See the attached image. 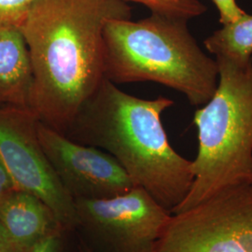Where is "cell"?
<instances>
[{
	"mask_svg": "<svg viewBox=\"0 0 252 252\" xmlns=\"http://www.w3.org/2000/svg\"><path fill=\"white\" fill-rule=\"evenodd\" d=\"M122 0H36L20 27L33 69L30 108L65 135L105 79L104 39L110 20L131 19Z\"/></svg>",
	"mask_w": 252,
	"mask_h": 252,
	"instance_id": "cell-1",
	"label": "cell"
},
{
	"mask_svg": "<svg viewBox=\"0 0 252 252\" xmlns=\"http://www.w3.org/2000/svg\"><path fill=\"white\" fill-rule=\"evenodd\" d=\"M173 105L163 96L137 98L105 78L64 135L112 155L135 186L172 212L194 180L192 161L172 148L162 126V112Z\"/></svg>",
	"mask_w": 252,
	"mask_h": 252,
	"instance_id": "cell-2",
	"label": "cell"
},
{
	"mask_svg": "<svg viewBox=\"0 0 252 252\" xmlns=\"http://www.w3.org/2000/svg\"><path fill=\"white\" fill-rule=\"evenodd\" d=\"M188 21L158 13L137 22L110 20L104 39L105 78L115 84L154 81L204 106L219 83L216 59L197 44Z\"/></svg>",
	"mask_w": 252,
	"mask_h": 252,
	"instance_id": "cell-3",
	"label": "cell"
},
{
	"mask_svg": "<svg viewBox=\"0 0 252 252\" xmlns=\"http://www.w3.org/2000/svg\"><path fill=\"white\" fill-rule=\"evenodd\" d=\"M219 83L193 117L198 153L189 193L171 213L194 207L224 189L252 186V61L216 57Z\"/></svg>",
	"mask_w": 252,
	"mask_h": 252,
	"instance_id": "cell-4",
	"label": "cell"
},
{
	"mask_svg": "<svg viewBox=\"0 0 252 252\" xmlns=\"http://www.w3.org/2000/svg\"><path fill=\"white\" fill-rule=\"evenodd\" d=\"M155 252H252V186L171 213Z\"/></svg>",
	"mask_w": 252,
	"mask_h": 252,
	"instance_id": "cell-5",
	"label": "cell"
},
{
	"mask_svg": "<svg viewBox=\"0 0 252 252\" xmlns=\"http://www.w3.org/2000/svg\"><path fill=\"white\" fill-rule=\"evenodd\" d=\"M75 201L78 227L102 252H155L171 212L135 186L116 197Z\"/></svg>",
	"mask_w": 252,
	"mask_h": 252,
	"instance_id": "cell-6",
	"label": "cell"
},
{
	"mask_svg": "<svg viewBox=\"0 0 252 252\" xmlns=\"http://www.w3.org/2000/svg\"><path fill=\"white\" fill-rule=\"evenodd\" d=\"M40 121L31 108H0V160L17 189L43 200L63 227H78L74 199L54 174L39 143Z\"/></svg>",
	"mask_w": 252,
	"mask_h": 252,
	"instance_id": "cell-7",
	"label": "cell"
},
{
	"mask_svg": "<svg viewBox=\"0 0 252 252\" xmlns=\"http://www.w3.org/2000/svg\"><path fill=\"white\" fill-rule=\"evenodd\" d=\"M37 134L54 174L74 200L113 198L135 187L109 153L78 143L42 123Z\"/></svg>",
	"mask_w": 252,
	"mask_h": 252,
	"instance_id": "cell-8",
	"label": "cell"
},
{
	"mask_svg": "<svg viewBox=\"0 0 252 252\" xmlns=\"http://www.w3.org/2000/svg\"><path fill=\"white\" fill-rule=\"evenodd\" d=\"M0 226L16 252H32L48 237L64 232L43 200L22 189L0 205Z\"/></svg>",
	"mask_w": 252,
	"mask_h": 252,
	"instance_id": "cell-9",
	"label": "cell"
},
{
	"mask_svg": "<svg viewBox=\"0 0 252 252\" xmlns=\"http://www.w3.org/2000/svg\"><path fill=\"white\" fill-rule=\"evenodd\" d=\"M33 69L20 28H0V108H31Z\"/></svg>",
	"mask_w": 252,
	"mask_h": 252,
	"instance_id": "cell-10",
	"label": "cell"
},
{
	"mask_svg": "<svg viewBox=\"0 0 252 252\" xmlns=\"http://www.w3.org/2000/svg\"><path fill=\"white\" fill-rule=\"evenodd\" d=\"M215 57H224L237 63L252 61V15L245 13L233 23L223 25L204 41Z\"/></svg>",
	"mask_w": 252,
	"mask_h": 252,
	"instance_id": "cell-11",
	"label": "cell"
},
{
	"mask_svg": "<svg viewBox=\"0 0 252 252\" xmlns=\"http://www.w3.org/2000/svg\"><path fill=\"white\" fill-rule=\"evenodd\" d=\"M142 4L152 11L169 17L195 18L207 11V7L200 0H122Z\"/></svg>",
	"mask_w": 252,
	"mask_h": 252,
	"instance_id": "cell-12",
	"label": "cell"
},
{
	"mask_svg": "<svg viewBox=\"0 0 252 252\" xmlns=\"http://www.w3.org/2000/svg\"><path fill=\"white\" fill-rule=\"evenodd\" d=\"M36 0H0V28H20Z\"/></svg>",
	"mask_w": 252,
	"mask_h": 252,
	"instance_id": "cell-13",
	"label": "cell"
},
{
	"mask_svg": "<svg viewBox=\"0 0 252 252\" xmlns=\"http://www.w3.org/2000/svg\"><path fill=\"white\" fill-rule=\"evenodd\" d=\"M212 2L220 12V22L222 26L233 23L246 13L235 0H212Z\"/></svg>",
	"mask_w": 252,
	"mask_h": 252,
	"instance_id": "cell-14",
	"label": "cell"
},
{
	"mask_svg": "<svg viewBox=\"0 0 252 252\" xmlns=\"http://www.w3.org/2000/svg\"><path fill=\"white\" fill-rule=\"evenodd\" d=\"M17 189L8 169L0 160V205Z\"/></svg>",
	"mask_w": 252,
	"mask_h": 252,
	"instance_id": "cell-15",
	"label": "cell"
},
{
	"mask_svg": "<svg viewBox=\"0 0 252 252\" xmlns=\"http://www.w3.org/2000/svg\"><path fill=\"white\" fill-rule=\"evenodd\" d=\"M63 234H57L48 237L39 244L32 252H62Z\"/></svg>",
	"mask_w": 252,
	"mask_h": 252,
	"instance_id": "cell-16",
	"label": "cell"
},
{
	"mask_svg": "<svg viewBox=\"0 0 252 252\" xmlns=\"http://www.w3.org/2000/svg\"><path fill=\"white\" fill-rule=\"evenodd\" d=\"M0 252H16L0 226Z\"/></svg>",
	"mask_w": 252,
	"mask_h": 252,
	"instance_id": "cell-17",
	"label": "cell"
},
{
	"mask_svg": "<svg viewBox=\"0 0 252 252\" xmlns=\"http://www.w3.org/2000/svg\"><path fill=\"white\" fill-rule=\"evenodd\" d=\"M93 252V251L90 250V249H88V248H86V249H84V252Z\"/></svg>",
	"mask_w": 252,
	"mask_h": 252,
	"instance_id": "cell-18",
	"label": "cell"
}]
</instances>
